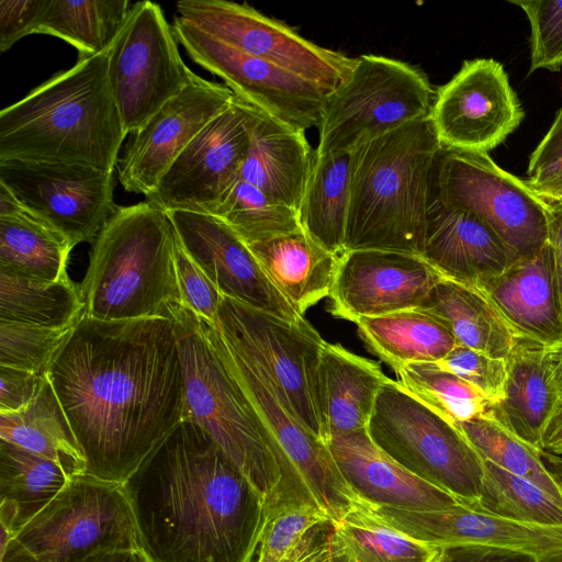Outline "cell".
<instances>
[{"label": "cell", "instance_id": "8992f818", "mask_svg": "<svg viewBox=\"0 0 562 562\" xmlns=\"http://www.w3.org/2000/svg\"><path fill=\"white\" fill-rule=\"evenodd\" d=\"M183 378L184 420L202 428L269 501L281 480L268 437L212 345L202 317L169 308Z\"/></svg>", "mask_w": 562, "mask_h": 562}, {"label": "cell", "instance_id": "f546056e", "mask_svg": "<svg viewBox=\"0 0 562 562\" xmlns=\"http://www.w3.org/2000/svg\"><path fill=\"white\" fill-rule=\"evenodd\" d=\"M267 277L296 312L329 296L338 256L323 248L302 228L247 244Z\"/></svg>", "mask_w": 562, "mask_h": 562}, {"label": "cell", "instance_id": "836d02e7", "mask_svg": "<svg viewBox=\"0 0 562 562\" xmlns=\"http://www.w3.org/2000/svg\"><path fill=\"white\" fill-rule=\"evenodd\" d=\"M355 324L369 351L395 372L409 363L438 362L458 345L441 321L420 308L360 317Z\"/></svg>", "mask_w": 562, "mask_h": 562}, {"label": "cell", "instance_id": "e575fe53", "mask_svg": "<svg viewBox=\"0 0 562 562\" xmlns=\"http://www.w3.org/2000/svg\"><path fill=\"white\" fill-rule=\"evenodd\" d=\"M0 439L58 463L70 477L86 473V460L47 374L24 408L0 413Z\"/></svg>", "mask_w": 562, "mask_h": 562}, {"label": "cell", "instance_id": "603a6c76", "mask_svg": "<svg viewBox=\"0 0 562 562\" xmlns=\"http://www.w3.org/2000/svg\"><path fill=\"white\" fill-rule=\"evenodd\" d=\"M325 443L346 483L370 505L411 510L464 505L402 468L375 446L367 429L331 436Z\"/></svg>", "mask_w": 562, "mask_h": 562}, {"label": "cell", "instance_id": "db71d44e", "mask_svg": "<svg viewBox=\"0 0 562 562\" xmlns=\"http://www.w3.org/2000/svg\"><path fill=\"white\" fill-rule=\"evenodd\" d=\"M549 202V201H548ZM550 203L548 241L551 247L559 302L562 311V205Z\"/></svg>", "mask_w": 562, "mask_h": 562}, {"label": "cell", "instance_id": "1f68e13d", "mask_svg": "<svg viewBox=\"0 0 562 562\" xmlns=\"http://www.w3.org/2000/svg\"><path fill=\"white\" fill-rule=\"evenodd\" d=\"M420 310L441 321L458 345L506 360L516 334L479 288L442 278Z\"/></svg>", "mask_w": 562, "mask_h": 562}, {"label": "cell", "instance_id": "e0dca14e", "mask_svg": "<svg viewBox=\"0 0 562 562\" xmlns=\"http://www.w3.org/2000/svg\"><path fill=\"white\" fill-rule=\"evenodd\" d=\"M172 31L188 56L223 79L236 98L293 128L318 127L326 92L316 85L216 40L178 15Z\"/></svg>", "mask_w": 562, "mask_h": 562}, {"label": "cell", "instance_id": "484cf974", "mask_svg": "<svg viewBox=\"0 0 562 562\" xmlns=\"http://www.w3.org/2000/svg\"><path fill=\"white\" fill-rule=\"evenodd\" d=\"M506 366L504 396L488 413L517 437L541 449L543 432L560 403L550 347L517 336Z\"/></svg>", "mask_w": 562, "mask_h": 562}, {"label": "cell", "instance_id": "681fc988", "mask_svg": "<svg viewBox=\"0 0 562 562\" xmlns=\"http://www.w3.org/2000/svg\"><path fill=\"white\" fill-rule=\"evenodd\" d=\"M45 375L0 366V413L26 407L40 392Z\"/></svg>", "mask_w": 562, "mask_h": 562}, {"label": "cell", "instance_id": "6125c7cd", "mask_svg": "<svg viewBox=\"0 0 562 562\" xmlns=\"http://www.w3.org/2000/svg\"><path fill=\"white\" fill-rule=\"evenodd\" d=\"M552 454H562V448L558 449L554 453Z\"/></svg>", "mask_w": 562, "mask_h": 562}, {"label": "cell", "instance_id": "c3c4849f", "mask_svg": "<svg viewBox=\"0 0 562 562\" xmlns=\"http://www.w3.org/2000/svg\"><path fill=\"white\" fill-rule=\"evenodd\" d=\"M49 0H0V52L36 33Z\"/></svg>", "mask_w": 562, "mask_h": 562}, {"label": "cell", "instance_id": "4316f807", "mask_svg": "<svg viewBox=\"0 0 562 562\" xmlns=\"http://www.w3.org/2000/svg\"><path fill=\"white\" fill-rule=\"evenodd\" d=\"M313 161L314 153L304 131L251 106L250 147L240 180L257 187L273 201L297 210Z\"/></svg>", "mask_w": 562, "mask_h": 562}, {"label": "cell", "instance_id": "9f6ffc18", "mask_svg": "<svg viewBox=\"0 0 562 562\" xmlns=\"http://www.w3.org/2000/svg\"><path fill=\"white\" fill-rule=\"evenodd\" d=\"M81 562H147L140 551H104Z\"/></svg>", "mask_w": 562, "mask_h": 562}, {"label": "cell", "instance_id": "4fadbf2b", "mask_svg": "<svg viewBox=\"0 0 562 562\" xmlns=\"http://www.w3.org/2000/svg\"><path fill=\"white\" fill-rule=\"evenodd\" d=\"M178 41L159 4H132L109 49L108 75L124 131L138 132L196 75L182 60Z\"/></svg>", "mask_w": 562, "mask_h": 562}, {"label": "cell", "instance_id": "4dcf8cb0", "mask_svg": "<svg viewBox=\"0 0 562 562\" xmlns=\"http://www.w3.org/2000/svg\"><path fill=\"white\" fill-rule=\"evenodd\" d=\"M71 479L55 461L0 439V554Z\"/></svg>", "mask_w": 562, "mask_h": 562}, {"label": "cell", "instance_id": "ba28073f", "mask_svg": "<svg viewBox=\"0 0 562 562\" xmlns=\"http://www.w3.org/2000/svg\"><path fill=\"white\" fill-rule=\"evenodd\" d=\"M204 321L209 338L256 413L281 472L276 492L308 499L334 521L360 498L341 476L326 443L300 423L280 401L261 370L220 337Z\"/></svg>", "mask_w": 562, "mask_h": 562}, {"label": "cell", "instance_id": "7dc6e473", "mask_svg": "<svg viewBox=\"0 0 562 562\" xmlns=\"http://www.w3.org/2000/svg\"><path fill=\"white\" fill-rule=\"evenodd\" d=\"M176 265L182 305L206 322L215 324L224 295L187 252L178 236Z\"/></svg>", "mask_w": 562, "mask_h": 562}, {"label": "cell", "instance_id": "7a4b0ae2", "mask_svg": "<svg viewBox=\"0 0 562 562\" xmlns=\"http://www.w3.org/2000/svg\"><path fill=\"white\" fill-rule=\"evenodd\" d=\"M147 562H252L268 499L198 425L182 422L123 483Z\"/></svg>", "mask_w": 562, "mask_h": 562}, {"label": "cell", "instance_id": "2e32d148", "mask_svg": "<svg viewBox=\"0 0 562 562\" xmlns=\"http://www.w3.org/2000/svg\"><path fill=\"white\" fill-rule=\"evenodd\" d=\"M250 117L251 106L235 98L177 157L146 200L165 212L215 216L240 179L250 147Z\"/></svg>", "mask_w": 562, "mask_h": 562}, {"label": "cell", "instance_id": "ffe728a7", "mask_svg": "<svg viewBox=\"0 0 562 562\" xmlns=\"http://www.w3.org/2000/svg\"><path fill=\"white\" fill-rule=\"evenodd\" d=\"M442 278L420 255L347 250L337 259L329 312L355 323L360 317L419 308Z\"/></svg>", "mask_w": 562, "mask_h": 562}, {"label": "cell", "instance_id": "30bf717a", "mask_svg": "<svg viewBox=\"0 0 562 562\" xmlns=\"http://www.w3.org/2000/svg\"><path fill=\"white\" fill-rule=\"evenodd\" d=\"M220 337L267 376L286 409L324 441L317 372L324 339L305 319L289 322L223 296Z\"/></svg>", "mask_w": 562, "mask_h": 562}, {"label": "cell", "instance_id": "bcb514c9", "mask_svg": "<svg viewBox=\"0 0 562 562\" xmlns=\"http://www.w3.org/2000/svg\"><path fill=\"white\" fill-rule=\"evenodd\" d=\"M436 363L475 387L488 401L490 407L503 398L507 375L506 360L457 345Z\"/></svg>", "mask_w": 562, "mask_h": 562}, {"label": "cell", "instance_id": "277c9868", "mask_svg": "<svg viewBox=\"0 0 562 562\" xmlns=\"http://www.w3.org/2000/svg\"><path fill=\"white\" fill-rule=\"evenodd\" d=\"M440 148L428 115L351 151L345 251L422 255Z\"/></svg>", "mask_w": 562, "mask_h": 562}, {"label": "cell", "instance_id": "44dd1931", "mask_svg": "<svg viewBox=\"0 0 562 562\" xmlns=\"http://www.w3.org/2000/svg\"><path fill=\"white\" fill-rule=\"evenodd\" d=\"M191 258L227 297L289 322L304 318L265 273L247 244L216 216L167 212Z\"/></svg>", "mask_w": 562, "mask_h": 562}, {"label": "cell", "instance_id": "91938a15", "mask_svg": "<svg viewBox=\"0 0 562 562\" xmlns=\"http://www.w3.org/2000/svg\"><path fill=\"white\" fill-rule=\"evenodd\" d=\"M544 457L553 465V470H551V469L550 470L562 485V460L554 458V454L546 452V451H544Z\"/></svg>", "mask_w": 562, "mask_h": 562}, {"label": "cell", "instance_id": "816d5d0a", "mask_svg": "<svg viewBox=\"0 0 562 562\" xmlns=\"http://www.w3.org/2000/svg\"><path fill=\"white\" fill-rule=\"evenodd\" d=\"M562 156V108L542 137L538 146L531 153L528 164V176L532 175L540 167Z\"/></svg>", "mask_w": 562, "mask_h": 562}, {"label": "cell", "instance_id": "7bdbcfd3", "mask_svg": "<svg viewBox=\"0 0 562 562\" xmlns=\"http://www.w3.org/2000/svg\"><path fill=\"white\" fill-rule=\"evenodd\" d=\"M215 216L246 244L301 229L297 210L273 201L260 189L240 179L226 195Z\"/></svg>", "mask_w": 562, "mask_h": 562}, {"label": "cell", "instance_id": "83f0119b", "mask_svg": "<svg viewBox=\"0 0 562 562\" xmlns=\"http://www.w3.org/2000/svg\"><path fill=\"white\" fill-rule=\"evenodd\" d=\"M389 379L378 362L324 340L317 372L324 442L335 435L367 429Z\"/></svg>", "mask_w": 562, "mask_h": 562}, {"label": "cell", "instance_id": "9a60e30c", "mask_svg": "<svg viewBox=\"0 0 562 562\" xmlns=\"http://www.w3.org/2000/svg\"><path fill=\"white\" fill-rule=\"evenodd\" d=\"M0 182L72 248L92 244L119 207L113 172L90 166L0 161Z\"/></svg>", "mask_w": 562, "mask_h": 562}, {"label": "cell", "instance_id": "9c48e42d", "mask_svg": "<svg viewBox=\"0 0 562 562\" xmlns=\"http://www.w3.org/2000/svg\"><path fill=\"white\" fill-rule=\"evenodd\" d=\"M435 93L416 66L381 55L358 56L349 78L325 97L314 153H351L428 116Z\"/></svg>", "mask_w": 562, "mask_h": 562}, {"label": "cell", "instance_id": "ab89813d", "mask_svg": "<svg viewBox=\"0 0 562 562\" xmlns=\"http://www.w3.org/2000/svg\"><path fill=\"white\" fill-rule=\"evenodd\" d=\"M456 426L483 460L531 481L562 503V485L547 467L544 451L517 437L488 412Z\"/></svg>", "mask_w": 562, "mask_h": 562}, {"label": "cell", "instance_id": "b9f144b4", "mask_svg": "<svg viewBox=\"0 0 562 562\" xmlns=\"http://www.w3.org/2000/svg\"><path fill=\"white\" fill-rule=\"evenodd\" d=\"M396 374V382L407 393L453 425L490 409L488 401L475 387L436 362L409 363Z\"/></svg>", "mask_w": 562, "mask_h": 562}, {"label": "cell", "instance_id": "d6a6232c", "mask_svg": "<svg viewBox=\"0 0 562 562\" xmlns=\"http://www.w3.org/2000/svg\"><path fill=\"white\" fill-rule=\"evenodd\" d=\"M334 520L303 498L276 494L267 515L255 562H333Z\"/></svg>", "mask_w": 562, "mask_h": 562}, {"label": "cell", "instance_id": "8d00e7d4", "mask_svg": "<svg viewBox=\"0 0 562 562\" xmlns=\"http://www.w3.org/2000/svg\"><path fill=\"white\" fill-rule=\"evenodd\" d=\"M351 153L316 155L297 209L302 231L337 256L345 251Z\"/></svg>", "mask_w": 562, "mask_h": 562}, {"label": "cell", "instance_id": "d590c367", "mask_svg": "<svg viewBox=\"0 0 562 562\" xmlns=\"http://www.w3.org/2000/svg\"><path fill=\"white\" fill-rule=\"evenodd\" d=\"M330 549L333 562H437L442 548L398 531L360 498L334 521Z\"/></svg>", "mask_w": 562, "mask_h": 562}, {"label": "cell", "instance_id": "8fae6325", "mask_svg": "<svg viewBox=\"0 0 562 562\" xmlns=\"http://www.w3.org/2000/svg\"><path fill=\"white\" fill-rule=\"evenodd\" d=\"M434 192L441 202L468 210L487 224L512 262L537 252L548 241L550 203L488 154L441 146Z\"/></svg>", "mask_w": 562, "mask_h": 562}, {"label": "cell", "instance_id": "5bb4252c", "mask_svg": "<svg viewBox=\"0 0 562 562\" xmlns=\"http://www.w3.org/2000/svg\"><path fill=\"white\" fill-rule=\"evenodd\" d=\"M178 16L216 40L277 65L329 93L351 75L357 57L319 46L247 3L180 0Z\"/></svg>", "mask_w": 562, "mask_h": 562}, {"label": "cell", "instance_id": "f1b7e54d", "mask_svg": "<svg viewBox=\"0 0 562 562\" xmlns=\"http://www.w3.org/2000/svg\"><path fill=\"white\" fill-rule=\"evenodd\" d=\"M72 246L0 182V272L38 281L68 279Z\"/></svg>", "mask_w": 562, "mask_h": 562}, {"label": "cell", "instance_id": "74e56055", "mask_svg": "<svg viewBox=\"0 0 562 562\" xmlns=\"http://www.w3.org/2000/svg\"><path fill=\"white\" fill-rule=\"evenodd\" d=\"M127 0H49L37 34L58 37L78 50V57L108 52L131 10Z\"/></svg>", "mask_w": 562, "mask_h": 562}, {"label": "cell", "instance_id": "11a10c76", "mask_svg": "<svg viewBox=\"0 0 562 562\" xmlns=\"http://www.w3.org/2000/svg\"><path fill=\"white\" fill-rule=\"evenodd\" d=\"M562 448V402L559 403L542 436L541 449L554 453Z\"/></svg>", "mask_w": 562, "mask_h": 562}, {"label": "cell", "instance_id": "6f0895ef", "mask_svg": "<svg viewBox=\"0 0 562 562\" xmlns=\"http://www.w3.org/2000/svg\"><path fill=\"white\" fill-rule=\"evenodd\" d=\"M0 562H46L27 549L15 539L11 540L5 550L0 554Z\"/></svg>", "mask_w": 562, "mask_h": 562}, {"label": "cell", "instance_id": "7c38bea8", "mask_svg": "<svg viewBox=\"0 0 562 562\" xmlns=\"http://www.w3.org/2000/svg\"><path fill=\"white\" fill-rule=\"evenodd\" d=\"M46 562H81L104 551H139L123 484L74 476L14 538Z\"/></svg>", "mask_w": 562, "mask_h": 562}, {"label": "cell", "instance_id": "7402d4cb", "mask_svg": "<svg viewBox=\"0 0 562 562\" xmlns=\"http://www.w3.org/2000/svg\"><path fill=\"white\" fill-rule=\"evenodd\" d=\"M370 506L398 531L440 548L481 546L531 554L537 559L562 553V526L516 521L465 505L438 510Z\"/></svg>", "mask_w": 562, "mask_h": 562}, {"label": "cell", "instance_id": "ee69618b", "mask_svg": "<svg viewBox=\"0 0 562 562\" xmlns=\"http://www.w3.org/2000/svg\"><path fill=\"white\" fill-rule=\"evenodd\" d=\"M75 327L49 328L0 322V366L47 374Z\"/></svg>", "mask_w": 562, "mask_h": 562}, {"label": "cell", "instance_id": "f35d334b", "mask_svg": "<svg viewBox=\"0 0 562 562\" xmlns=\"http://www.w3.org/2000/svg\"><path fill=\"white\" fill-rule=\"evenodd\" d=\"M83 310L79 285L70 278L47 282L0 272V322L75 327Z\"/></svg>", "mask_w": 562, "mask_h": 562}, {"label": "cell", "instance_id": "cb8c5ba5", "mask_svg": "<svg viewBox=\"0 0 562 562\" xmlns=\"http://www.w3.org/2000/svg\"><path fill=\"white\" fill-rule=\"evenodd\" d=\"M443 278L482 289L512 263L495 232L468 210L437 198L420 255Z\"/></svg>", "mask_w": 562, "mask_h": 562}, {"label": "cell", "instance_id": "ac0fdd59", "mask_svg": "<svg viewBox=\"0 0 562 562\" xmlns=\"http://www.w3.org/2000/svg\"><path fill=\"white\" fill-rule=\"evenodd\" d=\"M429 119L442 147L488 154L519 126L524 110L503 65L474 58L436 90Z\"/></svg>", "mask_w": 562, "mask_h": 562}, {"label": "cell", "instance_id": "f907efd6", "mask_svg": "<svg viewBox=\"0 0 562 562\" xmlns=\"http://www.w3.org/2000/svg\"><path fill=\"white\" fill-rule=\"evenodd\" d=\"M437 562H538L531 554L481 546H452L441 549Z\"/></svg>", "mask_w": 562, "mask_h": 562}, {"label": "cell", "instance_id": "f5cc1de1", "mask_svg": "<svg viewBox=\"0 0 562 562\" xmlns=\"http://www.w3.org/2000/svg\"><path fill=\"white\" fill-rule=\"evenodd\" d=\"M526 181L546 201L559 200L562 196V156L540 167Z\"/></svg>", "mask_w": 562, "mask_h": 562}, {"label": "cell", "instance_id": "e7e4bbea", "mask_svg": "<svg viewBox=\"0 0 562 562\" xmlns=\"http://www.w3.org/2000/svg\"><path fill=\"white\" fill-rule=\"evenodd\" d=\"M562 205V204H561Z\"/></svg>", "mask_w": 562, "mask_h": 562}, {"label": "cell", "instance_id": "f6af8a7d", "mask_svg": "<svg viewBox=\"0 0 562 562\" xmlns=\"http://www.w3.org/2000/svg\"><path fill=\"white\" fill-rule=\"evenodd\" d=\"M530 24V70L562 68V0H509Z\"/></svg>", "mask_w": 562, "mask_h": 562}, {"label": "cell", "instance_id": "60d3db41", "mask_svg": "<svg viewBox=\"0 0 562 562\" xmlns=\"http://www.w3.org/2000/svg\"><path fill=\"white\" fill-rule=\"evenodd\" d=\"M483 468L481 496L471 508L521 522L562 526L561 502L487 460Z\"/></svg>", "mask_w": 562, "mask_h": 562}, {"label": "cell", "instance_id": "d6986e66", "mask_svg": "<svg viewBox=\"0 0 562 562\" xmlns=\"http://www.w3.org/2000/svg\"><path fill=\"white\" fill-rule=\"evenodd\" d=\"M235 98L225 85L195 75L126 144L116 166L122 187L150 194L177 157Z\"/></svg>", "mask_w": 562, "mask_h": 562}, {"label": "cell", "instance_id": "6da1fadb", "mask_svg": "<svg viewBox=\"0 0 562 562\" xmlns=\"http://www.w3.org/2000/svg\"><path fill=\"white\" fill-rule=\"evenodd\" d=\"M47 378L86 460V473L123 484L184 422L183 378L170 316H82Z\"/></svg>", "mask_w": 562, "mask_h": 562}, {"label": "cell", "instance_id": "3957f363", "mask_svg": "<svg viewBox=\"0 0 562 562\" xmlns=\"http://www.w3.org/2000/svg\"><path fill=\"white\" fill-rule=\"evenodd\" d=\"M109 50L78 57L0 112V161L64 162L113 172L126 137L108 75Z\"/></svg>", "mask_w": 562, "mask_h": 562}, {"label": "cell", "instance_id": "52a82bcc", "mask_svg": "<svg viewBox=\"0 0 562 562\" xmlns=\"http://www.w3.org/2000/svg\"><path fill=\"white\" fill-rule=\"evenodd\" d=\"M371 440L415 476L468 507L481 496L483 460L458 427L389 379L367 427Z\"/></svg>", "mask_w": 562, "mask_h": 562}, {"label": "cell", "instance_id": "5b68a950", "mask_svg": "<svg viewBox=\"0 0 562 562\" xmlns=\"http://www.w3.org/2000/svg\"><path fill=\"white\" fill-rule=\"evenodd\" d=\"M176 229L149 201L119 205L92 241L79 284L83 315L100 321L167 316L181 304Z\"/></svg>", "mask_w": 562, "mask_h": 562}, {"label": "cell", "instance_id": "680465c9", "mask_svg": "<svg viewBox=\"0 0 562 562\" xmlns=\"http://www.w3.org/2000/svg\"><path fill=\"white\" fill-rule=\"evenodd\" d=\"M550 360L553 382L560 402H562V340L550 347Z\"/></svg>", "mask_w": 562, "mask_h": 562}, {"label": "cell", "instance_id": "be15d7a7", "mask_svg": "<svg viewBox=\"0 0 562 562\" xmlns=\"http://www.w3.org/2000/svg\"><path fill=\"white\" fill-rule=\"evenodd\" d=\"M549 202H555V203L562 204V196L557 201H549Z\"/></svg>", "mask_w": 562, "mask_h": 562}, {"label": "cell", "instance_id": "d4e9b609", "mask_svg": "<svg viewBox=\"0 0 562 562\" xmlns=\"http://www.w3.org/2000/svg\"><path fill=\"white\" fill-rule=\"evenodd\" d=\"M481 290L516 336L548 347L562 340V311L549 241L512 262Z\"/></svg>", "mask_w": 562, "mask_h": 562}, {"label": "cell", "instance_id": "94428289", "mask_svg": "<svg viewBox=\"0 0 562 562\" xmlns=\"http://www.w3.org/2000/svg\"><path fill=\"white\" fill-rule=\"evenodd\" d=\"M538 562H562V553L538 559Z\"/></svg>", "mask_w": 562, "mask_h": 562}]
</instances>
